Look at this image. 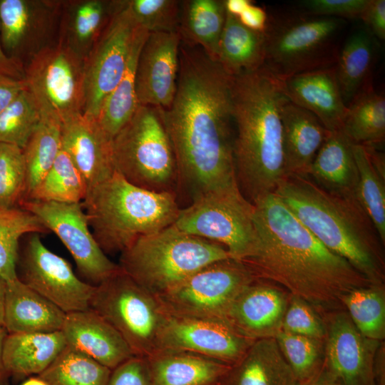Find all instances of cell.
I'll list each match as a JSON object with an SVG mask.
<instances>
[{"instance_id": "1", "label": "cell", "mask_w": 385, "mask_h": 385, "mask_svg": "<svg viewBox=\"0 0 385 385\" xmlns=\"http://www.w3.org/2000/svg\"><path fill=\"white\" fill-rule=\"evenodd\" d=\"M232 78L201 48L181 41L175 95L159 109L177 161V195L188 197V205L237 183Z\"/></svg>"}, {"instance_id": "2", "label": "cell", "mask_w": 385, "mask_h": 385, "mask_svg": "<svg viewBox=\"0 0 385 385\" xmlns=\"http://www.w3.org/2000/svg\"><path fill=\"white\" fill-rule=\"evenodd\" d=\"M252 204L256 244L242 262L257 278L304 300L320 315L344 309L349 292L374 284L319 241L274 192Z\"/></svg>"}, {"instance_id": "3", "label": "cell", "mask_w": 385, "mask_h": 385, "mask_svg": "<svg viewBox=\"0 0 385 385\" xmlns=\"http://www.w3.org/2000/svg\"><path fill=\"white\" fill-rule=\"evenodd\" d=\"M232 77L235 178L252 203L284 176L280 110L287 96L282 81L264 66Z\"/></svg>"}, {"instance_id": "4", "label": "cell", "mask_w": 385, "mask_h": 385, "mask_svg": "<svg viewBox=\"0 0 385 385\" xmlns=\"http://www.w3.org/2000/svg\"><path fill=\"white\" fill-rule=\"evenodd\" d=\"M274 192L328 249L384 284V245L359 201L326 191L307 175L284 176Z\"/></svg>"}, {"instance_id": "5", "label": "cell", "mask_w": 385, "mask_h": 385, "mask_svg": "<svg viewBox=\"0 0 385 385\" xmlns=\"http://www.w3.org/2000/svg\"><path fill=\"white\" fill-rule=\"evenodd\" d=\"M82 204L106 254H120L140 237L173 225L181 209L175 194L139 188L116 171L88 188Z\"/></svg>"}, {"instance_id": "6", "label": "cell", "mask_w": 385, "mask_h": 385, "mask_svg": "<svg viewBox=\"0 0 385 385\" xmlns=\"http://www.w3.org/2000/svg\"><path fill=\"white\" fill-rule=\"evenodd\" d=\"M120 255V269L155 296L209 264L232 258L223 245L185 233L174 225L140 237Z\"/></svg>"}, {"instance_id": "7", "label": "cell", "mask_w": 385, "mask_h": 385, "mask_svg": "<svg viewBox=\"0 0 385 385\" xmlns=\"http://www.w3.org/2000/svg\"><path fill=\"white\" fill-rule=\"evenodd\" d=\"M115 170L127 181L177 196V161L158 108L140 105L112 140Z\"/></svg>"}, {"instance_id": "8", "label": "cell", "mask_w": 385, "mask_h": 385, "mask_svg": "<svg viewBox=\"0 0 385 385\" xmlns=\"http://www.w3.org/2000/svg\"><path fill=\"white\" fill-rule=\"evenodd\" d=\"M344 19L328 16L268 18L264 66L284 81L293 76L336 65Z\"/></svg>"}, {"instance_id": "9", "label": "cell", "mask_w": 385, "mask_h": 385, "mask_svg": "<svg viewBox=\"0 0 385 385\" xmlns=\"http://www.w3.org/2000/svg\"><path fill=\"white\" fill-rule=\"evenodd\" d=\"M90 309L118 332L135 356L148 357L158 351L167 313L156 296L120 267L95 286Z\"/></svg>"}, {"instance_id": "10", "label": "cell", "mask_w": 385, "mask_h": 385, "mask_svg": "<svg viewBox=\"0 0 385 385\" xmlns=\"http://www.w3.org/2000/svg\"><path fill=\"white\" fill-rule=\"evenodd\" d=\"M180 230L223 245L232 258L249 257L257 240L254 205L237 183L210 190L181 208L173 224Z\"/></svg>"}, {"instance_id": "11", "label": "cell", "mask_w": 385, "mask_h": 385, "mask_svg": "<svg viewBox=\"0 0 385 385\" xmlns=\"http://www.w3.org/2000/svg\"><path fill=\"white\" fill-rule=\"evenodd\" d=\"M25 88L41 115L61 126L82 115L85 101L84 58L57 41L24 65Z\"/></svg>"}, {"instance_id": "12", "label": "cell", "mask_w": 385, "mask_h": 385, "mask_svg": "<svg viewBox=\"0 0 385 385\" xmlns=\"http://www.w3.org/2000/svg\"><path fill=\"white\" fill-rule=\"evenodd\" d=\"M257 279L243 262L228 258L207 265L156 297L171 316L225 319L238 295Z\"/></svg>"}, {"instance_id": "13", "label": "cell", "mask_w": 385, "mask_h": 385, "mask_svg": "<svg viewBox=\"0 0 385 385\" xmlns=\"http://www.w3.org/2000/svg\"><path fill=\"white\" fill-rule=\"evenodd\" d=\"M143 27L133 19L123 0H114L108 22L84 58L85 101L83 115L97 119L107 96L122 79Z\"/></svg>"}, {"instance_id": "14", "label": "cell", "mask_w": 385, "mask_h": 385, "mask_svg": "<svg viewBox=\"0 0 385 385\" xmlns=\"http://www.w3.org/2000/svg\"><path fill=\"white\" fill-rule=\"evenodd\" d=\"M27 236L19 247L18 279L66 314L90 309L95 285L80 279L66 260L45 246L39 234Z\"/></svg>"}, {"instance_id": "15", "label": "cell", "mask_w": 385, "mask_h": 385, "mask_svg": "<svg viewBox=\"0 0 385 385\" xmlns=\"http://www.w3.org/2000/svg\"><path fill=\"white\" fill-rule=\"evenodd\" d=\"M19 207L33 213L56 235L89 284L98 285L120 270L97 243L82 202L23 200Z\"/></svg>"}, {"instance_id": "16", "label": "cell", "mask_w": 385, "mask_h": 385, "mask_svg": "<svg viewBox=\"0 0 385 385\" xmlns=\"http://www.w3.org/2000/svg\"><path fill=\"white\" fill-rule=\"evenodd\" d=\"M321 316L326 329L324 369L339 385H377L376 364L382 342L361 335L344 309Z\"/></svg>"}, {"instance_id": "17", "label": "cell", "mask_w": 385, "mask_h": 385, "mask_svg": "<svg viewBox=\"0 0 385 385\" xmlns=\"http://www.w3.org/2000/svg\"><path fill=\"white\" fill-rule=\"evenodd\" d=\"M63 1L0 0V44L22 64L46 46L57 26Z\"/></svg>"}, {"instance_id": "18", "label": "cell", "mask_w": 385, "mask_h": 385, "mask_svg": "<svg viewBox=\"0 0 385 385\" xmlns=\"http://www.w3.org/2000/svg\"><path fill=\"white\" fill-rule=\"evenodd\" d=\"M255 341L237 331L225 319L180 317L167 314L158 351H185L232 365Z\"/></svg>"}, {"instance_id": "19", "label": "cell", "mask_w": 385, "mask_h": 385, "mask_svg": "<svg viewBox=\"0 0 385 385\" xmlns=\"http://www.w3.org/2000/svg\"><path fill=\"white\" fill-rule=\"evenodd\" d=\"M181 38L179 33H149L135 70V91L141 106L168 108L175 95Z\"/></svg>"}, {"instance_id": "20", "label": "cell", "mask_w": 385, "mask_h": 385, "mask_svg": "<svg viewBox=\"0 0 385 385\" xmlns=\"http://www.w3.org/2000/svg\"><path fill=\"white\" fill-rule=\"evenodd\" d=\"M289 297L279 286L257 278L238 295L225 319L255 340L274 337L281 330Z\"/></svg>"}, {"instance_id": "21", "label": "cell", "mask_w": 385, "mask_h": 385, "mask_svg": "<svg viewBox=\"0 0 385 385\" xmlns=\"http://www.w3.org/2000/svg\"><path fill=\"white\" fill-rule=\"evenodd\" d=\"M61 148L83 176L88 188L111 177L115 170L112 140L97 120L80 115L61 126Z\"/></svg>"}, {"instance_id": "22", "label": "cell", "mask_w": 385, "mask_h": 385, "mask_svg": "<svg viewBox=\"0 0 385 385\" xmlns=\"http://www.w3.org/2000/svg\"><path fill=\"white\" fill-rule=\"evenodd\" d=\"M61 332L67 346L111 370L135 356L118 332L91 309L66 314Z\"/></svg>"}, {"instance_id": "23", "label": "cell", "mask_w": 385, "mask_h": 385, "mask_svg": "<svg viewBox=\"0 0 385 385\" xmlns=\"http://www.w3.org/2000/svg\"><path fill=\"white\" fill-rule=\"evenodd\" d=\"M282 82L291 102L313 113L329 131L342 130L348 108L342 98L335 66L299 73Z\"/></svg>"}, {"instance_id": "24", "label": "cell", "mask_w": 385, "mask_h": 385, "mask_svg": "<svg viewBox=\"0 0 385 385\" xmlns=\"http://www.w3.org/2000/svg\"><path fill=\"white\" fill-rule=\"evenodd\" d=\"M284 176L307 175L330 131L311 112L287 97L281 106Z\"/></svg>"}, {"instance_id": "25", "label": "cell", "mask_w": 385, "mask_h": 385, "mask_svg": "<svg viewBox=\"0 0 385 385\" xmlns=\"http://www.w3.org/2000/svg\"><path fill=\"white\" fill-rule=\"evenodd\" d=\"M307 175L330 193L359 201L357 195L359 175L352 142L342 130L329 132Z\"/></svg>"}, {"instance_id": "26", "label": "cell", "mask_w": 385, "mask_h": 385, "mask_svg": "<svg viewBox=\"0 0 385 385\" xmlns=\"http://www.w3.org/2000/svg\"><path fill=\"white\" fill-rule=\"evenodd\" d=\"M66 316L19 279L6 282L3 325L9 334L61 331Z\"/></svg>"}, {"instance_id": "27", "label": "cell", "mask_w": 385, "mask_h": 385, "mask_svg": "<svg viewBox=\"0 0 385 385\" xmlns=\"http://www.w3.org/2000/svg\"><path fill=\"white\" fill-rule=\"evenodd\" d=\"M274 337L256 339L217 385H299Z\"/></svg>"}, {"instance_id": "28", "label": "cell", "mask_w": 385, "mask_h": 385, "mask_svg": "<svg viewBox=\"0 0 385 385\" xmlns=\"http://www.w3.org/2000/svg\"><path fill=\"white\" fill-rule=\"evenodd\" d=\"M145 358L152 385H217L230 366L178 350H158Z\"/></svg>"}, {"instance_id": "29", "label": "cell", "mask_w": 385, "mask_h": 385, "mask_svg": "<svg viewBox=\"0 0 385 385\" xmlns=\"http://www.w3.org/2000/svg\"><path fill=\"white\" fill-rule=\"evenodd\" d=\"M66 346L61 331L8 333L3 346V363L10 378L19 381L40 374Z\"/></svg>"}, {"instance_id": "30", "label": "cell", "mask_w": 385, "mask_h": 385, "mask_svg": "<svg viewBox=\"0 0 385 385\" xmlns=\"http://www.w3.org/2000/svg\"><path fill=\"white\" fill-rule=\"evenodd\" d=\"M113 10L114 0L63 1L58 41L85 58Z\"/></svg>"}, {"instance_id": "31", "label": "cell", "mask_w": 385, "mask_h": 385, "mask_svg": "<svg viewBox=\"0 0 385 385\" xmlns=\"http://www.w3.org/2000/svg\"><path fill=\"white\" fill-rule=\"evenodd\" d=\"M265 47L264 31L246 26L236 15L226 11L217 61L228 75L236 76L262 67Z\"/></svg>"}, {"instance_id": "32", "label": "cell", "mask_w": 385, "mask_h": 385, "mask_svg": "<svg viewBox=\"0 0 385 385\" xmlns=\"http://www.w3.org/2000/svg\"><path fill=\"white\" fill-rule=\"evenodd\" d=\"M226 11L223 0L181 1L178 30L181 41L201 48L217 61Z\"/></svg>"}, {"instance_id": "33", "label": "cell", "mask_w": 385, "mask_h": 385, "mask_svg": "<svg viewBox=\"0 0 385 385\" xmlns=\"http://www.w3.org/2000/svg\"><path fill=\"white\" fill-rule=\"evenodd\" d=\"M359 181V200L385 245V163L384 153L374 146L352 143Z\"/></svg>"}, {"instance_id": "34", "label": "cell", "mask_w": 385, "mask_h": 385, "mask_svg": "<svg viewBox=\"0 0 385 385\" xmlns=\"http://www.w3.org/2000/svg\"><path fill=\"white\" fill-rule=\"evenodd\" d=\"M374 56L375 43L373 35L368 30L354 33L340 49L335 68L346 106L371 84L370 76Z\"/></svg>"}, {"instance_id": "35", "label": "cell", "mask_w": 385, "mask_h": 385, "mask_svg": "<svg viewBox=\"0 0 385 385\" xmlns=\"http://www.w3.org/2000/svg\"><path fill=\"white\" fill-rule=\"evenodd\" d=\"M342 130L355 144L374 146L385 138V98L370 84L348 105Z\"/></svg>"}, {"instance_id": "36", "label": "cell", "mask_w": 385, "mask_h": 385, "mask_svg": "<svg viewBox=\"0 0 385 385\" xmlns=\"http://www.w3.org/2000/svg\"><path fill=\"white\" fill-rule=\"evenodd\" d=\"M148 34L145 29H141L122 79L104 101L97 117L98 123L111 140L130 120L140 106L135 91V70Z\"/></svg>"}, {"instance_id": "37", "label": "cell", "mask_w": 385, "mask_h": 385, "mask_svg": "<svg viewBox=\"0 0 385 385\" xmlns=\"http://www.w3.org/2000/svg\"><path fill=\"white\" fill-rule=\"evenodd\" d=\"M88 189L83 176L61 148L48 172L24 200L82 202Z\"/></svg>"}, {"instance_id": "38", "label": "cell", "mask_w": 385, "mask_h": 385, "mask_svg": "<svg viewBox=\"0 0 385 385\" xmlns=\"http://www.w3.org/2000/svg\"><path fill=\"white\" fill-rule=\"evenodd\" d=\"M49 232L33 213L21 207L0 208V275L6 281L16 279V265L22 237Z\"/></svg>"}, {"instance_id": "39", "label": "cell", "mask_w": 385, "mask_h": 385, "mask_svg": "<svg viewBox=\"0 0 385 385\" xmlns=\"http://www.w3.org/2000/svg\"><path fill=\"white\" fill-rule=\"evenodd\" d=\"M61 150V126L41 115L39 124L22 149L26 170V187L22 200L42 180Z\"/></svg>"}, {"instance_id": "40", "label": "cell", "mask_w": 385, "mask_h": 385, "mask_svg": "<svg viewBox=\"0 0 385 385\" xmlns=\"http://www.w3.org/2000/svg\"><path fill=\"white\" fill-rule=\"evenodd\" d=\"M111 372L90 356L66 346L38 376L48 385H107Z\"/></svg>"}, {"instance_id": "41", "label": "cell", "mask_w": 385, "mask_h": 385, "mask_svg": "<svg viewBox=\"0 0 385 385\" xmlns=\"http://www.w3.org/2000/svg\"><path fill=\"white\" fill-rule=\"evenodd\" d=\"M351 322L364 337L383 342L385 337L384 284L355 289L343 299Z\"/></svg>"}, {"instance_id": "42", "label": "cell", "mask_w": 385, "mask_h": 385, "mask_svg": "<svg viewBox=\"0 0 385 385\" xmlns=\"http://www.w3.org/2000/svg\"><path fill=\"white\" fill-rule=\"evenodd\" d=\"M274 338L300 384L309 381L322 371L324 362V340L282 330Z\"/></svg>"}, {"instance_id": "43", "label": "cell", "mask_w": 385, "mask_h": 385, "mask_svg": "<svg viewBox=\"0 0 385 385\" xmlns=\"http://www.w3.org/2000/svg\"><path fill=\"white\" fill-rule=\"evenodd\" d=\"M41 120L36 100L24 88L0 113V143L23 149Z\"/></svg>"}, {"instance_id": "44", "label": "cell", "mask_w": 385, "mask_h": 385, "mask_svg": "<svg viewBox=\"0 0 385 385\" xmlns=\"http://www.w3.org/2000/svg\"><path fill=\"white\" fill-rule=\"evenodd\" d=\"M135 21L148 33H178L181 1L123 0Z\"/></svg>"}, {"instance_id": "45", "label": "cell", "mask_w": 385, "mask_h": 385, "mask_svg": "<svg viewBox=\"0 0 385 385\" xmlns=\"http://www.w3.org/2000/svg\"><path fill=\"white\" fill-rule=\"evenodd\" d=\"M26 187V170L23 150L0 143V208L19 207Z\"/></svg>"}, {"instance_id": "46", "label": "cell", "mask_w": 385, "mask_h": 385, "mask_svg": "<svg viewBox=\"0 0 385 385\" xmlns=\"http://www.w3.org/2000/svg\"><path fill=\"white\" fill-rule=\"evenodd\" d=\"M281 330L322 340L326 337L324 322L319 313L304 300L291 295Z\"/></svg>"}, {"instance_id": "47", "label": "cell", "mask_w": 385, "mask_h": 385, "mask_svg": "<svg viewBox=\"0 0 385 385\" xmlns=\"http://www.w3.org/2000/svg\"><path fill=\"white\" fill-rule=\"evenodd\" d=\"M369 0H306L302 8L311 15L340 19H360Z\"/></svg>"}, {"instance_id": "48", "label": "cell", "mask_w": 385, "mask_h": 385, "mask_svg": "<svg viewBox=\"0 0 385 385\" xmlns=\"http://www.w3.org/2000/svg\"><path fill=\"white\" fill-rule=\"evenodd\" d=\"M107 385H152L145 357L133 356L111 370Z\"/></svg>"}, {"instance_id": "49", "label": "cell", "mask_w": 385, "mask_h": 385, "mask_svg": "<svg viewBox=\"0 0 385 385\" xmlns=\"http://www.w3.org/2000/svg\"><path fill=\"white\" fill-rule=\"evenodd\" d=\"M360 19L368 31L380 40L385 38V1L369 0Z\"/></svg>"}, {"instance_id": "50", "label": "cell", "mask_w": 385, "mask_h": 385, "mask_svg": "<svg viewBox=\"0 0 385 385\" xmlns=\"http://www.w3.org/2000/svg\"><path fill=\"white\" fill-rule=\"evenodd\" d=\"M237 16L246 26L260 31H265L268 20L266 11L260 7L253 5L250 1Z\"/></svg>"}, {"instance_id": "51", "label": "cell", "mask_w": 385, "mask_h": 385, "mask_svg": "<svg viewBox=\"0 0 385 385\" xmlns=\"http://www.w3.org/2000/svg\"><path fill=\"white\" fill-rule=\"evenodd\" d=\"M25 88L23 79L0 74V113Z\"/></svg>"}, {"instance_id": "52", "label": "cell", "mask_w": 385, "mask_h": 385, "mask_svg": "<svg viewBox=\"0 0 385 385\" xmlns=\"http://www.w3.org/2000/svg\"><path fill=\"white\" fill-rule=\"evenodd\" d=\"M0 74L16 79L24 78V66L9 58L4 53L0 44Z\"/></svg>"}, {"instance_id": "53", "label": "cell", "mask_w": 385, "mask_h": 385, "mask_svg": "<svg viewBox=\"0 0 385 385\" xmlns=\"http://www.w3.org/2000/svg\"><path fill=\"white\" fill-rule=\"evenodd\" d=\"M8 332L4 325H0V385H9L10 376L6 371L2 358L3 346Z\"/></svg>"}, {"instance_id": "54", "label": "cell", "mask_w": 385, "mask_h": 385, "mask_svg": "<svg viewBox=\"0 0 385 385\" xmlns=\"http://www.w3.org/2000/svg\"><path fill=\"white\" fill-rule=\"evenodd\" d=\"M299 385H339L337 380L324 369L313 379Z\"/></svg>"}, {"instance_id": "55", "label": "cell", "mask_w": 385, "mask_h": 385, "mask_svg": "<svg viewBox=\"0 0 385 385\" xmlns=\"http://www.w3.org/2000/svg\"><path fill=\"white\" fill-rule=\"evenodd\" d=\"M6 290V281L0 275V325L4 324V301Z\"/></svg>"}, {"instance_id": "56", "label": "cell", "mask_w": 385, "mask_h": 385, "mask_svg": "<svg viewBox=\"0 0 385 385\" xmlns=\"http://www.w3.org/2000/svg\"><path fill=\"white\" fill-rule=\"evenodd\" d=\"M21 385H48L40 377H30L24 381Z\"/></svg>"}]
</instances>
